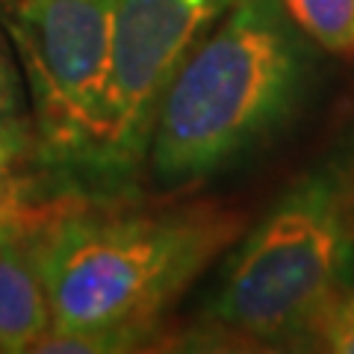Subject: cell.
Masks as SVG:
<instances>
[{
  "label": "cell",
  "mask_w": 354,
  "mask_h": 354,
  "mask_svg": "<svg viewBox=\"0 0 354 354\" xmlns=\"http://www.w3.org/2000/svg\"><path fill=\"white\" fill-rule=\"evenodd\" d=\"M245 230L242 213L209 201H74L30 225L50 307L36 351H133Z\"/></svg>",
  "instance_id": "obj_1"
},
{
  "label": "cell",
  "mask_w": 354,
  "mask_h": 354,
  "mask_svg": "<svg viewBox=\"0 0 354 354\" xmlns=\"http://www.w3.org/2000/svg\"><path fill=\"white\" fill-rule=\"evenodd\" d=\"M316 48L281 0H236L195 44L153 121V183L186 192L290 130L319 86Z\"/></svg>",
  "instance_id": "obj_2"
},
{
  "label": "cell",
  "mask_w": 354,
  "mask_h": 354,
  "mask_svg": "<svg viewBox=\"0 0 354 354\" xmlns=\"http://www.w3.org/2000/svg\"><path fill=\"white\" fill-rule=\"evenodd\" d=\"M351 292L354 121L227 248L201 322L207 337L292 348Z\"/></svg>",
  "instance_id": "obj_3"
},
{
  "label": "cell",
  "mask_w": 354,
  "mask_h": 354,
  "mask_svg": "<svg viewBox=\"0 0 354 354\" xmlns=\"http://www.w3.org/2000/svg\"><path fill=\"white\" fill-rule=\"evenodd\" d=\"M236 0H113L109 62L83 174L106 195L127 192L148 162L165 88Z\"/></svg>",
  "instance_id": "obj_4"
},
{
  "label": "cell",
  "mask_w": 354,
  "mask_h": 354,
  "mask_svg": "<svg viewBox=\"0 0 354 354\" xmlns=\"http://www.w3.org/2000/svg\"><path fill=\"white\" fill-rule=\"evenodd\" d=\"M48 160L86 165L101 106L113 0H0Z\"/></svg>",
  "instance_id": "obj_5"
},
{
  "label": "cell",
  "mask_w": 354,
  "mask_h": 354,
  "mask_svg": "<svg viewBox=\"0 0 354 354\" xmlns=\"http://www.w3.org/2000/svg\"><path fill=\"white\" fill-rule=\"evenodd\" d=\"M50 330V307L32 251L30 225L0 221V351H36Z\"/></svg>",
  "instance_id": "obj_6"
},
{
  "label": "cell",
  "mask_w": 354,
  "mask_h": 354,
  "mask_svg": "<svg viewBox=\"0 0 354 354\" xmlns=\"http://www.w3.org/2000/svg\"><path fill=\"white\" fill-rule=\"evenodd\" d=\"M281 6L322 53L354 57V0H281Z\"/></svg>",
  "instance_id": "obj_7"
},
{
  "label": "cell",
  "mask_w": 354,
  "mask_h": 354,
  "mask_svg": "<svg viewBox=\"0 0 354 354\" xmlns=\"http://www.w3.org/2000/svg\"><path fill=\"white\" fill-rule=\"evenodd\" d=\"M27 151V133L21 118L12 124L0 127V221H12L21 216H12L9 207L15 201V180H18V162Z\"/></svg>",
  "instance_id": "obj_8"
},
{
  "label": "cell",
  "mask_w": 354,
  "mask_h": 354,
  "mask_svg": "<svg viewBox=\"0 0 354 354\" xmlns=\"http://www.w3.org/2000/svg\"><path fill=\"white\" fill-rule=\"evenodd\" d=\"M316 342H322V348L328 351L354 354V292L325 319V325L319 328Z\"/></svg>",
  "instance_id": "obj_9"
},
{
  "label": "cell",
  "mask_w": 354,
  "mask_h": 354,
  "mask_svg": "<svg viewBox=\"0 0 354 354\" xmlns=\"http://www.w3.org/2000/svg\"><path fill=\"white\" fill-rule=\"evenodd\" d=\"M18 65L12 62L6 39L0 36V127L18 121Z\"/></svg>",
  "instance_id": "obj_10"
}]
</instances>
